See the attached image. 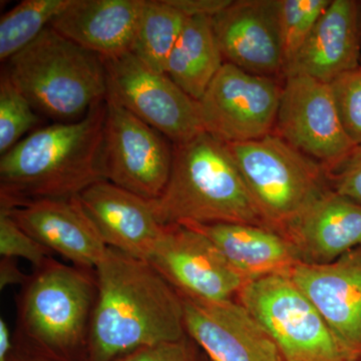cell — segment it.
I'll return each instance as SVG.
<instances>
[{
	"label": "cell",
	"mask_w": 361,
	"mask_h": 361,
	"mask_svg": "<svg viewBox=\"0 0 361 361\" xmlns=\"http://www.w3.org/2000/svg\"><path fill=\"white\" fill-rule=\"evenodd\" d=\"M94 273L87 361H114L187 336L182 296L148 261L108 247Z\"/></svg>",
	"instance_id": "cell-1"
},
{
	"label": "cell",
	"mask_w": 361,
	"mask_h": 361,
	"mask_svg": "<svg viewBox=\"0 0 361 361\" xmlns=\"http://www.w3.org/2000/svg\"><path fill=\"white\" fill-rule=\"evenodd\" d=\"M106 99L70 123H56L26 135L0 158V208L44 199L80 196L104 179Z\"/></svg>",
	"instance_id": "cell-2"
},
{
	"label": "cell",
	"mask_w": 361,
	"mask_h": 361,
	"mask_svg": "<svg viewBox=\"0 0 361 361\" xmlns=\"http://www.w3.org/2000/svg\"><path fill=\"white\" fill-rule=\"evenodd\" d=\"M94 270L52 258L16 296L13 355L42 361H87L96 306Z\"/></svg>",
	"instance_id": "cell-3"
},
{
	"label": "cell",
	"mask_w": 361,
	"mask_h": 361,
	"mask_svg": "<svg viewBox=\"0 0 361 361\" xmlns=\"http://www.w3.org/2000/svg\"><path fill=\"white\" fill-rule=\"evenodd\" d=\"M173 148L167 186L152 200L161 225L234 223L269 228L225 144L203 133Z\"/></svg>",
	"instance_id": "cell-4"
},
{
	"label": "cell",
	"mask_w": 361,
	"mask_h": 361,
	"mask_svg": "<svg viewBox=\"0 0 361 361\" xmlns=\"http://www.w3.org/2000/svg\"><path fill=\"white\" fill-rule=\"evenodd\" d=\"M4 71L35 111L59 123L80 120L108 94L101 56L51 26L9 59Z\"/></svg>",
	"instance_id": "cell-5"
},
{
	"label": "cell",
	"mask_w": 361,
	"mask_h": 361,
	"mask_svg": "<svg viewBox=\"0 0 361 361\" xmlns=\"http://www.w3.org/2000/svg\"><path fill=\"white\" fill-rule=\"evenodd\" d=\"M268 227L281 233L327 191L326 171L274 134L225 144Z\"/></svg>",
	"instance_id": "cell-6"
},
{
	"label": "cell",
	"mask_w": 361,
	"mask_h": 361,
	"mask_svg": "<svg viewBox=\"0 0 361 361\" xmlns=\"http://www.w3.org/2000/svg\"><path fill=\"white\" fill-rule=\"evenodd\" d=\"M237 297L267 330L282 361H357L289 275L247 282Z\"/></svg>",
	"instance_id": "cell-7"
},
{
	"label": "cell",
	"mask_w": 361,
	"mask_h": 361,
	"mask_svg": "<svg viewBox=\"0 0 361 361\" xmlns=\"http://www.w3.org/2000/svg\"><path fill=\"white\" fill-rule=\"evenodd\" d=\"M108 94L174 145L205 133L199 102L187 94L167 73L152 70L132 52L102 58Z\"/></svg>",
	"instance_id": "cell-8"
},
{
	"label": "cell",
	"mask_w": 361,
	"mask_h": 361,
	"mask_svg": "<svg viewBox=\"0 0 361 361\" xmlns=\"http://www.w3.org/2000/svg\"><path fill=\"white\" fill-rule=\"evenodd\" d=\"M283 85L225 63L199 101L207 134L223 144L273 134Z\"/></svg>",
	"instance_id": "cell-9"
},
{
	"label": "cell",
	"mask_w": 361,
	"mask_h": 361,
	"mask_svg": "<svg viewBox=\"0 0 361 361\" xmlns=\"http://www.w3.org/2000/svg\"><path fill=\"white\" fill-rule=\"evenodd\" d=\"M106 103L104 179L147 200H156L167 186L174 148L165 135L111 97H106Z\"/></svg>",
	"instance_id": "cell-10"
},
{
	"label": "cell",
	"mask_w": 361,
	"mask_h": 361,
	"mask_svg": "<svg viewBox=\"0 0 361 361\" xmlns=\"http://www.w3.org/2000/svg\"><path fill=\"white\" fill-rule=\"evenodd\" d=\"M273 134L322 165L326 174L355 147L343 129L330 84L304 75L284 78Z\"/></svg>",
	"instance_id": "cell-11"
},
{
	"label": "cell",
	"mask_w": 361,
	"mask_h": 361,
	"mask_svg": "<svg viewBox=\"0 0 361 361\" xmlns=\"http://www.w3.org/2000/svg\"><path fill=\"white\" fill-rule=\"evenodd\" d=\"M146 261L180 294L201 300H232L247 283L210 239L185 225L165 226Z\"/></svg>",
	"instance_id": "cell-12"
},
{
	"label": "cell",
	"mask_w": 361,
	"mask_h": 361,
	"mask_svg": "<svg viewBox=\"0 0 361 361\" xmlns=\"http://www.w3.org/2000/svg\"><path fill=\"white\" fill-rule=\"evenodd\" d=\"M188 336L210 361H282L267 330L239 301L182 295Z\"/></svg>",
	"instance_id": "cell-13"
},
{
	"label": "cell",
	"mask_w": 361,
	"mask_h": 361,
	"mask_svg": "<svg viewBox=\"0 0 361 361\" xmlns=\"http://www.w3.org/2000/svg\"><path fill=\"white\" fill-rule=\"evenodd\" d=\"M225 63L253 73L284 78L277 0H237L212 18Z\"/></svg>",
	"instance_id": "cell-14"
},
{
	"label": "cell",
	"mask_w": 361,
	"mask_h": 361,
	"mask_svg": "<svg viewBox=\"0 0 361 361\" xmlns=\"http://www.w3.org/2000/svg\"><path fill=\"white\" fill-rule=\"evenodd\" d=\"M289 277L342 346L361 360V247L326 264L298 263Z\"/></svg>",
	"instance_id": "cell-15"
},
{
	"label": "cell",
	"mask_w": 361,
	"mask_h": 361,
	"mask_svg": "<svg viewBox=\"0 0 361 361\" xmlns=\"http://www.w3.org/2000/svg\"><path fill=\"white\" fill-rule=\"evenodd\" d=\"M6 210L33 239L71 265L94 270L108 249L78 197L44 199Z\"/></svg>",
	"instance_id": "cell-16"
},
{
	"label": "cell",
	"mask_w": 361,
	"mask_h": 361,
	"mask_svg": "<svg viewBox=\"0 0 361 361\" xmlns=\"http://www.w3.org/2000/svg\"><path fill=\"white\" fill-rule=\"evenodd\" d=\"M78 199L106 247L134 257L146 260L165 229L152 200L110 180L94 183Z\"/></svg>",
	"instance_id": "cell-17"
},
{
	"label": "cell",
	"mask_w": 361,
	"mask_h": 361,
	"mask_svg": "<svg viewBox=\"0 0 361 361\" xmlns=\"http://www.w3.org/2000/svg\"><path fill=\"white\" fill-rule=\"evenodd\" d=\"M360 66V2L331 0L310 37L285 68L284 78L304 75L331 84Z\"/></svg>",
	"instance_id": "cell-18"
},
{
	"label": "cell",
	"mask_w": 361,
	"mask_h": 361,
	"mask_svg": "<svg viewBox=\"0 0 361 361\" xmlns=\"http://www.w3.org/2000/svg\"><path fill=\"white\" fill-rule=\"evenodd\" d=\"M301 263L326 264L361 247V204L327 190L281 232Z\"/></svg>",
	"instance_id": "cell-19"
},
{
	"label": "cell",
	"mask_w": 361,
	"mask_h": 361,
	"mask_svg": "<svg viewBox=\"0 0 361 361\" xmlns=\"http://www.w3.org/2000/svg\"><path fill=\"white\" fill-rule=\"evenodd\" d=\"M145 0H73L51 25L101 58L132 52Z\"/></svg>",
	"instance_id": "cell-20"
},
{
	"label": "cell",
	"mask_w": 361,
	"mask_h": 361,
	"mask_svg": "<svg viewBox=\"0 0 361 361\" xmlns=\"http://www.w3.org/2000/svg\"><path fill=\"white\" fill-rule=\"evenodd\" d=\"M213 242L246 282L289 275L301 263L295 247L281 233L249 224H187Z\"/></svg>",
	"instance_id": "cell-21"
},
{
	"label": "cell",
	"mask_w": 361,
	"mask_h": 361,
	"mask_svg": "<svg viewBox=\"0 0 361 361\" xmlns=\"http://www.w3.org/2000/svg\"><path fill=\"white\" fill-rule=\"evenodd\" d=\"M225 61L213 30L212 18H188L166 65V73L199 102Z\"/></svg>",
	"instance_id": "cell-22"
},
{
	"label": "cell",
	"mask_w": 361,
	"mask_h": 361,
	"mask_svg": "<svg viewBox=\"0 0 361 361\" xmlns=\"http://www.w3.org/2000/svg\"><path fill=\"white\" fill-rule=\"evenodd\" d=\"M187 20L170 0H145L132 54L152 70L166 73L169 56Z\"/></svg>",
	"instance_id": "cell-23"
},
{
	"label": "cell",
	"mask_w": 361,
	"mask_h": 361,
	"mask_svg": "<svg viewBox=\"0 0 361 361\" xmlns=\"http://www.w3.org/2000/svg\"><path fill=\"white\" fill-rule=\"evenodd\" d=\"M73 0H23L0 20V59L7 61L51 25Z\"/></svg>",
	"instance_id": "cell-24"
},
{
	"label": "cell",
	"mask_w": 361,
	"mask_h": 361,
	"mask_svg": "<svg viewBox=\"0 0 361 361\" xmlns=\"http://www.w3.org/2000/svg\"><path fill=\"white\" fill-rule=\"evenodd\" d=\"M40 118L6 71L0 78V154L4 155L39 125Z\"/></svg>",
	"instance_id": "cell-25"
},
{
	"label": "cell",
	"mask_w": 361,
	"mask_h": 361,
	"mask_svg": "<svg viewBox=\"0 0 361 361\" xmlns=\"http://www.w3.org/2000/svg\"><path fill=\"white\" fill-rule=\"evenodd\" d=\"M330 2L331 0H277L285 68L310 37Z\"/></svg>",
	"instance_id": "cell-26"
},
{
	"label": "cell",
	"mask_w": 361,
	"mask_h": 361,
	"mask_svg": "<svg viewBox=\"0 0 361 361\" xmlns=\"http://www.w3.org/2000/svg\"><path fill=\"white\" fill-rule=\"evenodd\" d=\"M0 255L25 259L33 268L42 267L54 258V253L33 239L6 209L0 208Z\"/></svg>",
	"instance_id": "cell-27"
},
{
	"label": "cell",
	"mask_w": 361,
	"mask_h": 361,
	"mask_svg": "<svg viewBox=\"0 0 361 361\" xmlns=\"http://www.w3.org/2000/svg\"><path fill=\"white\" fill-rule=\"evenodd\" d=\"M342 126L355 146L361 145V66L330 84Z\"/></svg>",
	"instance_id": "cell-28"
},
{
	"label": "cell",
	"mask_w": 361,
	"mask_h": 361,
	"mask_svg": "<svg viewBox=\"0 0 361 361\" xmlns=\"http://www.w3.org/2000/svg\"><path fill=\"white\" fill-rule=\"evenodd\" d=\"M198 345L189 336L174 341L144 346L114 361H203Z\"/></svg>",
	"instance_id": "cell-29"
},
{
	"label": "cell",
	"mask_w": 361,
	"mask_h": 361,
	"mask_svg": "<svg viewBox=\"0 0 361 361\" xmlns=\"http://www.w3.org/2000/svg\"><path fill=\"white\" fill-rule=\"evenodd\" d=\"M331 189L361 204V145L338 167L327 173Z\"/></svg>",
	"instance_id": "cell-30"
},
{
	"label": "cell",
	"mask_w": 361,
	"mask_h": 361,
	"mask_svg": "<svg viewBox=\"0 0 361 361\" xmlns=\"http://www.w3.org/2000/svg\"><path fill=\"white\" fill-rule=\"evenodd\" d=\"M231 2L232 0H170V4L188 18L197 16L213 18Z\"/></svg>",
	"instance_id": "cell-31"
},
{
	"label": "cell",
	"mask_w": 361,
	"mask_h": 361,
	"mask_svg": "<svg viewBox=\"0 0 361 361\" xmlns=\"http://www.w3.org/2000/svg\"><path fill=\"white\" fill-rule=\"evenodd\" d=\"M30 274H26L20 269L18 259L1 257L0 260V289L20 285L23 286L30 279Z\"/></svg>",
	"instance_id": "cell-32"
},
{
	"label": "cell",
	"mask_w": 361,
	"mask_h": 361,
	"mask_svg": "<svg viewBox=\"0 0 361 361\" xmlns=\"http://www.w3.org/2000/svg\"><path fill=\"white\" fill-rule=\"evenodd\" d=\"M14 350L13 334L4 317L0 318V361H8Z\"/></svg>",
	"instance_id": "cell-33"
},
{
	"label": "cell",
	"mask_w": 361,
	"mask_h": 361,
	"mask_svg": "<svg viewBox=\"0 0 361 361\" xmlns=\"http://www.w3.org/2000/svg\"><path fill=\"white\" fill-rule=\"evenodd\" d=\"M8 361H42L39 360H33V358L25 357V356H20L13 355L9 358Z\"/></svg>",
	"instance_id": "cell-34"
},
{
	"label": "cell",
	"mask_w": 361,
	"mask_h": 361,
	"mask_svg": "<svg viewBox=\"0 0 361 361\" xmlns=\"http://www.w3.org/2000/svg\"><path fill=\"white\" fill-rule=\"evenodd\" d=\"M203 361H210V360H209L208 358H207V357H204V356H203Z\"/></svg>",
	"instance_id": "cell-35"
},
{
	"label": "cell",
	"mask_w": 361,
	"mask_h": 361,
	"mask_svg": "<svg viewBox=\"0 0 361 361\" xmlns=\"http://www.w3.org/2000/svg\"><path fill=\"white\" fill-rule=\"evenodd\" d=\"M360 6H361V2H360Z\"/></svg>",
	"instance_id": "cell-36"
},
{
	"label": "cell",
	"mask_w": 361,
	"mask_h": 361,
	"mask_svg": "<svg viewBox=\"0 0 361 361\" xmlns=\"http://www.w3.org/2000/svg\"><path fill=\"white\" fill-rule=\"evenodd\" d=\"M360 361H361V360H360Z\"/></svg>",
	"instance_id": "cell-37"
}]
</instances>
